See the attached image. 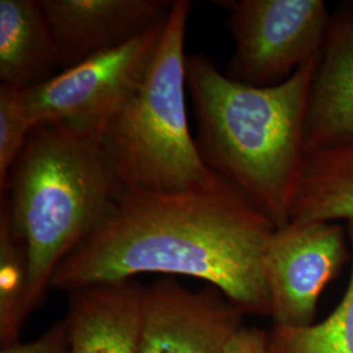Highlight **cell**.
I'll list each match as a JSON object with an SVG mask.
<instances>
[{"label": "cell", "mask_w": 353, "mask_h": 353, "mask_svg": "<svg viewBox=\"0 0 353 353\" xmlns=\"http://www.w3.org/2000/svg\"><path fill=\"white\" fill-rule=\"evenodd\" d=\"M276 229L221 176L173 192L123 189L101 225L57 268L51 288L70 293L141 274L188 276L223 292L245 314L270 316L263 262Z\"/></svg>", "instance_id": "obj_1"}, {"label": "cell", "mask_w": 353, "mask_h": 353, "mask_svg": "<svg viewBox=\"0 0 353 353\" xmlns=\"http://www.w3.org/2000/svg\"><path fill=\"white\" fill-rule=\"evenodd\" d=\"M319 55L275 87L229 79L204 54L186 59L188 93L204 165L240 189L276 228L290 211L306 159L305 127Z\"/></svg>", "instance_id": "obj_2"}, {"label": "cell", "mask_w": 353, "mask_h": 353, "mask_svg": "<svg viewBox=\"0 0 353 353\" xmlns=\"http://www.w3.org/2000/svg\"><path fill=\"white\" fill-rule=\"evenodd\" d=\"M29 258L32 313L64 259L90 237L123 190L102 132L68 123L33 127L0 186Z\"/></svg>", "instance_id": "obj_3"}, {"label": "cell", "mask_w": 353, "mask_h": 353, "mask_svg": "<svg viewBox=\"0 0 353 353\" xmlns=\"http://www.w3.org/2000/svg\"><path fill=\"white\" fill-rule=\"evenodd\" d=\"M191 6L172 3L144 80L102 134L123 189L173 192L217 176L190 132L185 36Z\"/></svg>", "instance_id": "obj_4"}, {"label": "cell", "mask_w": 353, "mask_h": 353, "mask_svg": "<svg viewBox=\"0 0 353 353\" xmlns=\"http://www.w3.org/2000/svg\"><path fill=\"white\" fill-rule=\"evenodd\" d=\"M234 54L225 75L256 88L287 81L325 46L331 14L323 0L223 3Z\"/></svg>", "instance_id": "obj_5"}, {"label": "cell", "mask_w": 353, "mask_h": 353, "mask_svg": "<svg viewBox=\"0 0 353 353\" xmlns=\"http://www.w3.org/2000/svg\"><path fill=\"white\" fill-rule=\"evenodd\" d=\"M165 19L126 43L21 90L33 127L61 122L103 134L144 80Z\"/></svg>", "instance_id": "obj_6"}, {"label": "cell", "mask_w": 353, "mask_h": 353, "mask_svg": "<svg viewBox=\"0 0 353 353\" xmlns=\"http://www.w3.org/2000/svg\"><path fill=\"white\" fill-rule=\"evenodd\" d=\"M347 224L290 221L278 228L263 262L274 326L314 323L322 292L352 259Z\"/></svg>", "instance_id": "obj_7"}, {"label": "cell", "mask_w": 353, "mask_h": 353, "mask_svg": "<svg viewBox=\"0 0 353 353\" xmlns=\"http://www.w3.org/2000/svg\"><path fill=\"white\" fill-rule=\"evenodd\" d=\"M245 316L214 287L190 290L164 276L144 290L138 353H227Z\"/></svg>", "instance_id": "obj_8"}, {"label": "cell", "mask_w": 353, "mask_h": 353, "mask_svg": "<svg viewBox=\"0 0 353 353\" xmlns=\"http://www.w3.org/2000/svg\"><path fill=\"white\" fill-rule=\"evenodd\" d=\"M61 71L138 37L166 17L165 0H39Z\"/></svg>", "instance_id": "obj_9"}, {"label": "cell", "mask_w": 353, "mask_h": 353, "mask_svg": "<svg viewBox=\"0 0 353 353\" xmlns=\"http://www.w3.org/2000/svg\"><path fill=\"white\" fill-rule=\"evenodd\" d=\"M144 290L126 279L70 292L68 353H138Z\"/></svg>", "instance_id": "obj_10"}, {"label": "cell", "mask_w": 353, "mask_h": 353, "mask_svg": "<svg viewBox=\"0 0 353 353\" xmlns=\"http://www.w3.org/2000/svg\"><path fill=\"white\" fill-rule=\"evenodd\" d=\"M353 134V0L331 14L305 127L306 153Z\"/></svg>", "instance_id": "obj_11"}, {"label": "cell", "mask_w": 353, "mask_h": 353, "mask_svg": "<svg viewBox=\"0 0 353 353\" xmlns=\"http://www.w3.org/2000/svg\"><path fill=\"white\" fill-rule=\"evenodd\" d=\"M54 68V38L39 0H0V84L24 90Z\"/></svg>", "instance_id": "obj_12"}, {"label": "cell", "mask_w": 353, "mask_h": 353, "mask_svg": "<svg viewBox=\"0 0 353 353\" xmlns=\"http://www.w3.org/2000/svg\"><path fill=\"white\" fill-rule=\"evenodd\" d=\"M353 220V134L306 153L290 221Z\"/></svg>", "instance_id": "obj_13"}, {"label": "cell", "mask_w": 353, "mask_h": 353, "mask_svg": "<svg viewBox=\"0 0 353 353\" xmlns=\"http://www.w3.org/2000/svg\"><path fill=\"white\" fill-rule=\"evenodd\" d=\"M29 258L26 243L13 232L7 203L0 205V341L10 345L20 341V334L30 314Z\"/></svg>", "instance_id": "obj_14"}, {"label": "cell", "mask_w": 353, "mask_h": 353, "mask_svg": "<svg viewBox=\"0 0 353 353\" xmlns=\"http://www.w3.org/2000/svg\"><path fill=\"white\" fill-rule=\"evenodd\" d=\"M345 224L352 271L341 303L321 322L303 327L272 326L268 331V353H353V220Z\"/></svg>", "instance_id": "obj_15"}, {"label": "cell", "mask_w": 353, "mask_h": 353, "mask_svg": "<svg viewBox=\"0 0 353 353\" xmlns=\"http://www.w3.org/2000/svg\"><path fill=\"white\" fill-rule=\"evenodd\" d=\"M32 128L21 90L0 84V186L6 182Z\"/></svg>", "instance_id": "obj_16"}, {"label": "cell", "mask_w": 353, "mask_h": 353, "mask_svg": "<svg viewBox=\"0 0 353 353\" xmlns=\"http://www.w3.org/2000/svg\"><path fill=\"white\" fill-rule=\"evenodd\" d=\"M0 353H68V328L65 319L55 322L33 341L3 345Z\"/></svg>", "instance_id": "obj_17"}, {"label": "cell", "mask_w": 353, "mask_h": 353, "mask_svg": "<svg viewBox=\"0 0 353 353\" xmlns=\"http://www.w3.org/2000/svg\"><path fill=\"white\" fill-rule=\"evenodd\" d=\"M227 353H268V331L243 325L228 341Z\"/></svg>", "instance_id": "obj_18"}]
</instances>
